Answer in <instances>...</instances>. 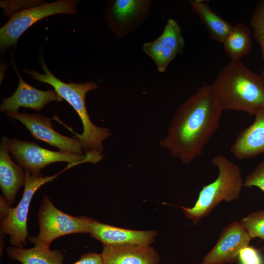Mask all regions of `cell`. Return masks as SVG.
Segmentation results:
<instances>
[{"mask_svg":"<svg viewBox=\"0 0 264 264\" xmlns=\"http://www.w3.org/2000/svg\"><path fill=\"white\" fill-rule=\"evenodd\" d=\"M223 111L205 84L177 109L159 145L186 165L199 157L217 131Z\"/></svg>","mask_w":264,"mask_h":264,"instance_id":"6da1fadb","label":"cell"},{"mask_svg":"<svg viewBox=\"0 0 264 264\" xmlns=\"http://www.w3.org/2000/svg\"><path fill=\"white\" fill-rule=\"evenodd\" d=\"M211 87L223 111L239 110L254 115L264 109V79L241 60L224 66Z\"/></svg>","mask_w":264,"mask_h":264,"instance_id":"7a4b0ae2","label":"cell"},{"mask_svg":"<svg viewBox=\"0 0 264 264\" xmlns=\"http://www.w3.org/2000/svg\"><path fill=\"white\" fill-rule=\"evenodd\" d=\"M40 63L44 72V74L35 70L30 71L26 68L23 70L26 73L31 75L33 79L52 86L57 93L68 102L80 118L83 126V132L81 134L75 132L64 123L61 122L76 135L86 154H102L104 150L103 141L110 136L111 133L108 128L97 126L91 122L85 102L87 93L97 89L98 85L93 82L83 84L64 83L50 72L44 60L42 59Z\"/></svg>","mask_w":264,"mask_h":264,"instance_id":"3957f363","label":"cell"},{"mask_svg":"<svg viewBox=\"0 0 264 264\" xmlns=\"http://www.w3.org/2000/svg\"><path fill=\"white\" fill-rule=\"evenodd\" d=\"M211 162L218 169V177L203 186L193 207H181L185 216L192 220L194 225L208 216L220 202L238 199L243 186L241 170L237 164L220 154L215 155Z\"/></svg>","mask_w":264,"mask_h":264,"instance_id":"277c9868","label":"cell"},{"mask_svg":"<svg viewBox=\"0 0 264 264\" xmlns=\"http://www.w3.org/2000/svg\"><path fill=\"white\" fill-rule=\"evenodd\" d=\"M25 180L22 197L14 208L8 205L0 196V230L1 234L10 236V242L15 247L24 248L27 238V216L32 198L37 190L51 181L61 173L43 176L42 174L25 170Z\"/></svg>","mask_w":264,"mask_h":264,"instance_id":"5b68a950","label":"cell"},{"mask_svg":"<svg viewBox=\"0 0 264 264\" xmlns=\"http://www.w3.org/2000/svg\"><path fill=\"white\" fill-rule=\"evenodd\" d=\"M9 152L18 164L32 173H40L41 169L57 162H66L74 165L90 162L96 164L103 156L92 154H76L54 151L44 148L35 142L6 137Z\"/></svg>","mask_w":264,"mask_h":264,"instance_id":"8992f818","label":"cell"},{"mask_svg":"<svg viewBox=\"0 0 264 264\" xmlns=\"http://www.w3.org/2000/svg\"><path fill=\"white\" fill-rule=\"evenodd\" d=\"M76 2L72 0H57L22 10L13 14L9 21L0 28V46L2 50L15 46L29 27L45 17L57 14L77 13Z\"/></svg>","mask_w":264,"mask_h":264,"instance_id":"52a82bcc","label":"cell"},{"mask_svg":"<svg viewBox=\"0 0 264 264\" xmlns=\"http://www.w3.org/2000/svg\"><path fill=\"white\" fill-rule=\"evenodd\" d=\"M40 231L37 238L49 246L55 239L74 233H89L91 218L74 217L58 209L46 196L38 212Z\"/></svg>","mask_w":264,"mask_h":264,"instance_id":"ba28073f","label":"cell"},{"mask_svg":"<svg viewBox=\"0 0 264 264\" xmlns=\"http://www.w3.org/2000/svg\"><path fill=\"white\" fill-rule=\"evenodd\" d=\"M6 114L11 119H17L24 125L34 138L56 147L60 151L76 154L85 153L77 138L69 137L59 133L54 130L50 119L41 113Z\"/></svg>","mask_w":264,"mask_h":264,"instance_id":"9c48e42d","label":"cell"},{"mask_svg":"<svg viewBox=\"0 0 264 264\" xmlns=\"http://www.w3.org/2000/svg\"><path fill=\"white\" fill-rule=\"evenodd\" d=\"M251 239L241 221H233L223 229L216 244L201 264L235 263L239 260L241 250L249 245Z\"/></svg>","mask_w":264,"mask_h":264,"instance_id":"30bf717a","label":"cell"},{"mask_svg":"<svg viewBox=\"0 0 264 264\" xmlns=\"http://www.w3.org/2000/svg\"><path fill=\"white\" fill-rule=\"evenodd\" d=\"M15 70L18 76L19 84L17 89L10 97L3 100L0 110L6 113L18 112L21 107L40 111L49 102H61L63 98L55 90L43 91L26 83L21 77L16 68Z\"/></svg>","mask_w":264,"mask_h":264,"instance_id":"8fae6325","label":"cell"},{"mask_svg":"<svg viewBox=\"0 0 264 264\" xmlns=\"http://www.w3.org/2000/svg\"><path fill=\"white\" fill-rule=\"evenodd\" d=\"M89 234L103 244L150 245L154 242L157 231L125 229L91 219Z\"/></svg>","mask_w":264,"mask_h":264,"instance_id":"7c38bea8","label":"cell"},{"mask_svg":"<svg viewBox=\"0 0 264 264\" xmlns=\"http://www.w3.org/2000/svg\"><path fill=\"white\" fill-rule=\"evenodd\" d=\"M103 264H159V256L150 245L103 244Z\"/></svg>","mask_w":264,"mask_h":264,"instance_id":"4fadbf2b","label":"cell"},{"mask_svg":"<svg viewBox=\"0 0 264 264\" xmlns=\"http://www.w3.org/2000/svg\"><path fill=\"white\" fill-rule=\"evenodd\" d=\"M253 122L242 130L230 147V152L237 159L254 157L264 153V109L255 115Z\"/></svg>","mask_w":264,"mask_h":264,"instance_id":"5bb4252c","label":"cell"},{"mask_svg":"<svg viewBox=\"0 0 264 264\" xmlns=\"http://www.w3.org/2000/svg\"><path fill=\"white\" fill-rule=\"evenodd\" d=\"M6 137L1 139L0 145V186L2 198L10 206L15 202L19 189L25 184V171L19 164L14 163L9 154Z\"/></svg>","mask_w":264,"mask_h":264,"instance_id":"9a60e30c","label":"cell"},{"mask_svg":"<svg viewBox=\"0 0 264 264\" xmlns=\"http://www.w3.org/2000/svg\"><path fill=\"white\" fill-rule=\"evenodd\" d=\"M34 244L31 248L24 249L15 246L7 248V255L22 264H63L64 257L59 250H52L50 246L40 242L36 237H28Z\"/></svg>","mask_w":264,"mask_h":264,"instance_id":"2e32d148","label":"cell"},{"mask_svg":"<svg viewBox=\"0 0 264 264\" xmlns=\"http://www.w3.org/2000/svg\"><path fill=\"white\" fill-rule=\"evenodd\" d=\"M190 3L206 28L210 38L214 41L222 43L233 25L217 15L203 0H192Z\"/></svg>","mask_w":264,"mask_h":264,"instance_id":"e0dca14e","label":"cell"},{"mask_svg":"<svg viewBox=\"0 0 264 264\" xmlns=\"http://www.w3.org/2000/svg\"><path fill=\"white\" fill-rule=\"evenodd\" d=\"M222 44L231 61H240L249 54L251 49V30L245 24L238 23L233 25Z\"/></svg>","mask_w":264,"mask_h":264,"instance_id":"ac0fdd59","label":"cell"},{"mask_svg":"<svg viewBox=\"0 0 264 264\" xmlns=\"http://www.w3.org/2000/svg\"><path fill=\"white\" fill-rule=\"evenodd\" d=\"M143 50L153 60L158 71L160 73L165 71L177 55L173 50L163 44L157 39L153 42L145 43L143 45Z\"/></svg>","mask_w":264,"mask_h":264,"instance_id":"d6986e66","label":"cell"},{"mask_svg":"<svg viewBox=\"0 0 264 264\" xmlns=\"http://www.w3.org/2000/svg\"><path fill=\"white\" fill-rule=\"evenodd\" d=\"M157 39L173 50L176 54L182 53L184 40L181 35V29L176 21L168 20L163 32Z\"/></svg>","mask_w":264,"mask_h":264,"instance_id":"ffe728a7","label":"cell"},{"mask_svg":"<svg viewBox=\"0 0 264 264\" xmlns=\"http://www.w3.org/2000/svg\"><path fill=\"white\" fill-rule=\"evenodd\" d=\"M250 25L253 29V35L259 44L264 63V0L259 2L251 15ZM260 75L264 79V70Z\"/></svg>","mask_w":264,"mask_h":264,"instance_id":"44dd1931","label":"cell"},{"mask_svg":"<svg viewBox=\"0 0 264 264\" xmlns=\"http://www.w3.org/2000/svg\"><path fill=\"white\" fill-rule=\"evenodd\" d=\"M145 3L144 0H116L113 6V13L118 21L123 22L136 15Z\"/></svg>","mask_w":264,"mask_h":264,"instance_id":"7402d4cb","label":"cell"},{"mask_svg":"<svg viewBox=\"0 0 264 264\" xmlns=\"http://www.w3.org/2000/svg\"><path fill=\"white\" fill-rule=\"evenodd\" d=\"M240 221L251 239L259 238L264 242V210L251 213Z\"/></svg>","mask_w":264,"mask_h":264,"instance_id":"603a6c76","label":"cell"},{"mask_svg":"<svg viewBox=\"0 0 264 264\" xmlns=\"http://www.w3.org/2000/svg\"><path fill=\"white\" fill-rule=\"evenodd\" d=\"M243 186L256 187L264 192V160L245 177Z\"/></svg>","mask_w":264,"mask_h":264,"instance_id":"cb8c5ba5","label":"cell"},{"mask_svg":"<svg viewBox=\"0 0 264 264\" xmlns=\"http://www.w3.org/2000/svg\"><path fill=\"white\" fill-rule=\"evenodd\" d=\"M239 260L241 264H264L259 252L255 248L249 245L241 250Z\"/></svg>","mask_w":264,"mask_h":264,"instance_id":"d4e9b609","label":"cell"},{"mask_svg":"<svg viewBox=\"0 0 264 264\" xmlns=\"http://www.w3.org/2000/svg\"><path fill=\"white\" fill-rule=\"evenodd\" d=\"M73 264H103L101 254L91 252L82 255L80 259Z\"/></svg>","mask_w":264,"mask_h":264,"instance_id":"484cf974","label":"cell"}]
</instances>
